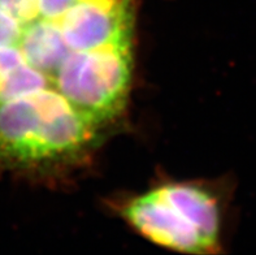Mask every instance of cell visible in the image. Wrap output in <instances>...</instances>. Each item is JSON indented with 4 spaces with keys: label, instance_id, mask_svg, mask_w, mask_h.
I'll return each instance as SVG.
<instances>
[{
    "label": "cell",
    "instance_id": "6da1fadb",
    "mask_svg": "<svg viewBox=\"0 0 256 255\" xmlns=\"http://www.w3.org/2000/svg\"><path fill=\"white\" fill-rule=\"evenodd\" d=\"M122 216L158 245L188 254H214L200 233L156 189L130 200L122 208Z\"/></svg>",
    "mask_w": 256,
    "mask_h": 255
},
{
    "label": "cell",
    "instance_id": "7a4b0ae2",
    "mask_svg": "<svg viewBox=\"0 0 256 255\" xmlns=\"http://www.w3.org/2000/svg\"><path fill=\"white\" fill-rule=\"evenodd\" d=\"M156 190L200 233L214 254L220 251L221 210L214 194L188 182H170Z\"/></svg>",
    "mask_w": 256,
    "mask_h": 255
}]
</instances>
